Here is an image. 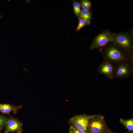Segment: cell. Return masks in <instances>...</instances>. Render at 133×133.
I'll list each match as a JSON object with an SVG mask.
<instances>
[{
	"label": "cell",
	"mask_w": 133,
	"mask_h": 133,
	"mask_svg": "<svg viewBox=\"0 0 133 133\" xmlns=\"http://www.w3.org/2000/svg\"><path fill=\"white\" fill-rule=\"evenodd\" d=\"M113 33L109 29H106L97 35L89 48L91 50L101 49L111 42Z\"/></svg>",
	"instance_id": "4"
},
{
	"label": "cell",
	"mask_w": 133,
	"mask_h": 133,
	"mask_svg": "<svg viewBox=\"0 0 133 133\" xmlns=\"http://www.w3.org/2000/svg\"><path fill=\"white\" fill-rule=\"evenodd\" d=\"M133 61H127L115 65V78L123 79L130 77L133 72Z\"/></svg>",
	"instance_id": "5"
},
{
	"label": "cell",
	"mask_w": 133,
	"mask_h": 133,
	"mask_svg": "<svg viewBox=\"0 0 133 133\" xmlns=\"http://www.w3.org/2000/svg\"><path fill=\"white\" fill-rule=\"evenodd\" d=\"M8 118L2 115H0V127H4L5 126L7 122Z\"/></svg>",
	"instance_id": "15"
},
{
	"label": "cell",
	"mask_w": 133,
	"mask_h": 133,
	"mask_svg": "<svg viewBox=\"0 0 133 133\" xmlns=\"http://www.w3.org/2000/svg\"><path fill=\"white\" fill-rule=\"evenodd\" d=\"M2 17V16L0 14V18H1Z\"/></svg>",
	"instance_id": "18"
},
{
	"label": "cell",
	"mask_w": 133,
	"mask_h": 133,
	"mask_svg": "<svg viewBox=\"0 0 133 133\" xmlns=\"http://www.w3.org/2000/svg\"><path fill=\"white\" fill-rule=\"evenodd\" d=\"M104 60L115 64L127 61H133V54L127 53L120 48L110 43L99 49Z\"/></svg>",
	"instance_id": "1"
},
{
	"label": "cell",
	"mask_w": 133,
	"mask_h": 133,
	"mask_svg": "<svg viewBox=\"0 0 133 133\" xmlns=\"http://www.w3.org/2000/svg\"><path fill=\"white\" fill-rule=\"evenodd\" d=\"M5 133H22V132L23 124L18 119L10 116L5 126Z\"/></svg>",
	"instance_id": "8"
},
{
	"label": "cell",
	"mask_w": 133,
	"mask_h": 133,
	"mask_svg": "<svg viewBox=\"0 0 133 133\" xmlns=\"http://www.w3.org/2000/svg\"><path fill=\"white\" fill-rule=\"evenodd\" d=\"M121 123L129 130H133V118L128 120H124L122 118L120 119Z\"/></svg>",
	"instance_id": "11"
},
{
	"label": "cell",
	"mask_w": 133,
	"mask_h": 133,
	"mask_svg": "<svg viewBox=\"0 0 133 133\" xmlns=\"http://www.w3.org/2000/svg\"><path fill=\"white\" fill-rule=\"evenodd\" d=\"M95 115H78L70 118L69 123L75 128L86 132L90 120Z\"/></svg>",
	"instance_id": "6"
},
{
	"label": "cell",
	"mask_w": 133,
	"mask_h": 133,
	"mask_svg": "<svg viewBox=\"0 0 133 133\" xmlns=\"http://www.w3.org/2000/svg\"></svg>",
	"instance_id": "19"
},
{
	"label": "cell",
	"mask_w": 133,
	"mask_h": 133,
	"mask_svg": "<svg viewBox=\"0 0 133 133\" xmlns=\"http://www.w3.org/2000/svg\"><path fill=\"white\" fill-rule=\"evenodd\" d=\"M3 128V127H0V132L1 131V130Z\"/></svg>",
	"instance_id": "17"
},
{
	"label": "cell",
	"mask_w": 133,
	"mask_h": 133,
	"mask_svg": "<svg viewBox=\"0 0 133 133\" xmlns=\"http://www.w3.org/2000/svg\"><path fill=\"white\" fill-rule=\"evenodd\" d=\"M115 64L109 61L104 60L98 66L97 71L108 78L113 79L115 78Z\"/></svg>",
	"instance_id": "7"
},
{
	"label": "cell",
	"mask_w": 133,
	"mask_h": 133,
	"mask_svg": "<svg viewBox=\"0 0 133 133\" xmlns=\"http://www.w3.org/2000/svg\"><path fill=\"white\" fill-rule=\"evenodd\" d=\"M69 133H87L83 130L77 129L72 125L70 126Z\"/></svg>",
	"instance_id": "16"
},
{
	"label": "cell",
	"mask_w": 133,
	"mask_h": 133,
	"mask_svg": "<svg viewBox=\"0 0 133 133\" xmlns=\"http://www.w3.org/2000/svg\"><path fill=\"white\" fill-rule=\"evenodd\" d=\"M109 131L103 116L95 115L90 120L86 132L87 133H106Z\"/></svg>",
	"instance_id": "3"
},
{
	"label": "cell",
	"mask_w": 133,
	"mask_h": 133,
	"mask_svg": "<svg viewBox=\"0 0 133 133\" xmlns=\"http://www.w3.org/2000/svg\"><path fill=\"white\" fill-rule=\"evenodd\" d=\"M82 9L86 11L91 10L92 3L88 0H81L79 2Z\"/></svg>",
	"instance_id": "13"
},
{
	"label": "cell",
	"mask_w": 133,
	"mask_h": 133,
	"mask_svg": "<svg viewBox=\"0 0 133 133\" xmlns=\"http://www.w3.org/2000/svg\"><path fill=\"white\" fill-rule=\"evenodd\" d=\"M78 20L79 23L76 30L77 32L79 31L83 27L87 25L85 20L81 16L80 17Z\"/></svg>",
	"instance_id": "14"
},
{
	"label": "cell",
	"mask_w": 133,
	"mask_h": 133,
	"mask_svg": "<svg viewBox=\"0 0 133 133\" xmlns=\"http://www.w3.org/2000/svg\"><path fill=\"white\" fill-rule=\"evenodd\" d=\"M72 4L74 13L78 19L81 16V10L80 3L78 1L73 0Z\"/></svg>",
	"instance_id": "12"
},
{
	"label": "cell",
	"mask_w": 133,
	"mask_h": 133,
	"mask_svg": "<svg viewBox=\"0 0 133 133\" xmlns=\"http://www.w3.org/2000/svg\"><path fill=\"white\" fill-rule=\"evenodd\" d=\"M22 105L18 106H16L12 104L7 103H0V112L2 114H6L8 115L10 117V113L13 112L14 115L16 114L18 111L22 108Z\"/></svg>",
	"instance_id": "9"
},
{
	"label": "cell",
	"mask_w": 133,
	"mask_h": 133,
	"mask_svg": "<svg viewBox=\"0 0 133 133\" xmlns=\"http://www.w3.org/2000/svg\"><path fill=\"white\" fill-rule=\"evenodd\" d=\"M132 34L128 32L113 33L111 43L129 54H133V45Z\"/></svg>",
	"instance_id": "2"
},
{
	"label": "cell",
	"mask_w": 133,
	"mask_h": 133,
	"mask_svg": "<svg viewBox=\"0 0 133 133\" xmlns=\"http://www.w3.org/2000/svg\"><path fill=\"white\" fill-rule=\"evenodd\" d=\"M92 12L91 10L86 11L81 9V16L85 20L87 25H89L91 23L92 18Z\"/></svg>",
	"instance_id": "10"
}]
</instances>
